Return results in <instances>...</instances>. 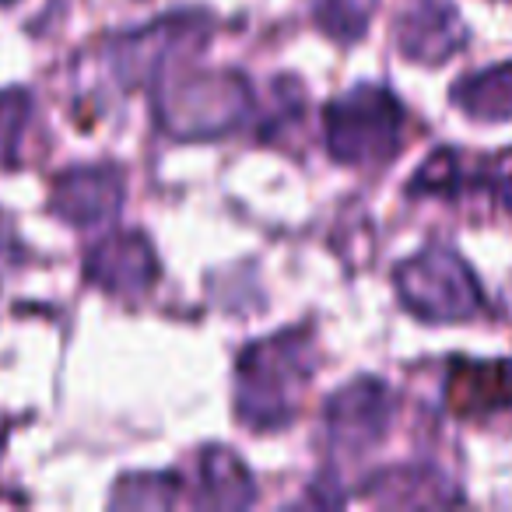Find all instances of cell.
<instances>
[{
  "instance_id": "6da1fadb",
  "label": "cell",
  "mask_w": 512,
  "mask_h": 512,
  "mask_svg": "<svg viewBox=\"0 0 512 512\" xmlns=\"http://www.w3.org/2000/svg\"><path fill=\"white\" fill-rule=\"evenodd\" d=\"M404 109L383 88H355L327 109L330 151L341 162H372L397 151Z\"/></svg>"
},
{
  "instance_id": "7a4b0ae2",
  "label": "cell",
  "mask_w": 512,
  "mask_h": 512,
  "mask_svg": "<svg viewBox=\"0 0 512 512\" xmlns=\"http://www.w3.org/2000/svg\"><path fill=\"white\" fill-rule=\"evenodd\" d=\"M404 302L425 320H467L481 309V292L467 267L446 249L414 256L397 274Z\"/></svg>"
},
{
  "instance_id": "3957f363",
  "label": "cell",
  "mask_w": 512,
  "mask_h": 512,
  "mask_svg": "<svg viewBox=\"0 0 512 512\" xmlns=\"http://www.w3.org/2000/svg\"><path fill=\"white\" fill-rule=\"evenodd\" d=\"M446 400L460 418H491L512 411L509 362H456L449 372Z\"/></svg>"
},
{
  "instance_id": "277c9868",
  "label": "cell",
  "mask_w": 512,
  "mask_h": 512,
  "mask_svg": "<svg viewBox=\"0 0 512 512\" xmlns=\"http://www.w3.org/2000/svg\"><path fill=\"white\" fill-rule=\"evenodd\" d=\"M463 43V25L449 0H421L400 25V46L414 60H442Z\"/></svg>"
},
{
  "instance_id": "5b68a950",
  "label": "cell",
  "mask_w": 512,
  "mask_h": 512,
  "mask_svg": "<svg viewBox=\"0 0 512 512\" xmlns=\"http://www.w3.org/2000/svg\"><path fill=\"white\" fill-rule=\"evenodd\" d=\"M383 414H386V393L376 383H358L334 400L330 425L337 428L341 439H351L358 446V442L376 439L379 425H383Z\"/></svg>"
},
{
  "instance_id": "8992f818",
  "label": "cell",
  "mask_w": 512,
  "mask_h": 512,
  "mask_svg": "<svg viewBox=\"0 0 512 512\" xmlns=\"http://www.w3.org/2000/svg\"><path fill=\"white\" fill-rule=\"evenodd\" d=\"M456 106L477 120H509L512 116V64L491 67L456 85Z\"/></svg>"
},
{
  "instance_id": "52a82bcc",
  "label": "cell",
  "mask_w": 512,
  "mask_h": 512,
  "mask_svg": "<svg viewBox=\"0 0 512 512\" xmlns=\"http://www.w3.org/2000/svg\"><path fill=\"white\" fill-rule=\"evenodd\" d=\"M78 176L81 179H64V183H60L57 211L85 225V221L102 218V214H109L116 207V193H99V197H95V190L116 183V179H109L106 172H78Z\"/></svg>"
},
{
  "instance_id": "ba28073f",
  "label": "cell",
  "mask_w": 512,
  "mask_h": 512,
  "mask_svg": "<svg viewBox=\"0 0 512 512\" xmlns=\"http://www.w3.org/2000/svg\"><path fill=\"white\" fill-rule=\"evenodd\" d=\"M376 0H323V25L341 39H355L369 25Z\"/></svg>"
},
{
  "instance_id": "9c48e42d",
  "label": "cell",
  "mask_w": 512,
  "mask_h": 512,
  "mask_svg": "<svg viewBox=\"0 0 512 512\" xmlns=\"http://www.w3.org/2000/svg\"><path fill=\"white\" fill-rule=\"evenodd\" d=\"M505 200H509V207H512V179H509V190H505Z\"/></svg>"
}]
</instances>
